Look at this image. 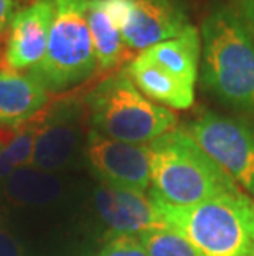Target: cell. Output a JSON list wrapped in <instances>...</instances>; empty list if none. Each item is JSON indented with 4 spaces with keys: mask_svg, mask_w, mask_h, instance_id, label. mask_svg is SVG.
Listing matches in <instances>:
<instances>
[{
    "mask_svg": "<svg viewBox=\"0 0 254 256\" xmlns=\"http://www.w3.org/2000/svg\"><path fill=\"white\" fill-rule=\"evenodd\" d=\"M200 36L205 88L223 104L254 116V40L233 4H215Z\"/></svg>",
    "mask_w": 254,
    "mask_h": 256,
    "instance_id": "6da1fadb",
    "label": "cell"
},
{
    "mask_svg": "<svg viewBox=\"0 0 254 256\" xmlns=\"http://www.w3.org/2000/svg\"><path fill=\"white\" fill-rule=\"evenodd\" d=\"M150 197L174 206H192L236 192L238 185L200 147L187 129H172L152 142Z\"/></svg>",
    "mask_w": 254,
    "mask_h": 256,
    "instance_id": "7a4b0ae2",
    "label": "cell"
},
{
    "mask_svg": "<svg viewBox=\"0 0 254 256\" xmlns=\"http://www.w3.org/2000/svg\"><path fill=\"white\" fill-rule=\"evenodd\" d=\"M150 198L164 226L182 235L202 256H254V200L241 190L192 206Z\"/></svg>",
    "mask_w": 254,
    "mask_h": 256,
    "instance_id": "3957f363",
    "label": "cell"
},
{
    "mask_svg": "<svg viewBox=\"0 0 254 256\" xmlns=\"http://www.w3.org/2000/svg\"><path fill=\"white\" fill-rule=\"evenodd\" d=\"M84 104L94 130L124 142L149 144L177 126V114L144 96L126 70L96 84Z\"/></svg>",
    "mask_w": 254,
    "mask_h": 256,
    "instance_id": "277c9868",
    "label": "cell"
},
{
    "mask_svg": "<svg viewBox=\"0 0 254 256\" xmlns=\"http://www.w3.org/2000/svg\"><path fill=\"white\" fill-rule=\"evenodd\" d=\"M53 18L45 58L31 73L50 92H61L89 80L96 56L88 26L89 0H51Z\"/></svg>",
    "mask_w": 254,
    "mask_h": 256,
    "instance_id": "5b68a950",
    "label": "cell"
},
{
    "mask_svg": "<svg viewBox=\"0 0 254 256\" xmlns=\"http://www.w3.org/2000/svg\"><path fill=\"white\" fill-rule=\"evenodd\" d=\"M188 134L235 184L254 197V128L238 119L205 111L188 124Z\"/></svg>",
    "mask_w": 254,
    "mask_h": 256,
    "instance_id": "8992f818",
    "label": "cell"
},
{
    "mask_svg": "<svg viewBox=\"0 0 254 256\" xmlns=\"http://www.w3.org/2000/svg\"><path fill=\"white\" fill-rule=\"evenodd\" d=\"M129 50L147 48L178 36L190 25L182 0H102Z\"/></svg>",
    "mask_w": 254,
    "mask_h": 256,
    "instance_id": "52a82bcc",
    "label": "cell"
},
{
    "mask_svg": "<svg viewBox=\"0 0 254 256\" xmlns=\"http://www.w3.org/2000/svg\"><path fill=\"white\" fill-rule=\"evenodd\" d=\"M84 106L76 100L48 102L36 112V134L31 167L58 170L71 160L81 139Z\"/></svg>",
    "mask_w": 254,
    "mask_h": 256,
    "instance_id": "ba28073f",
    "label": "cell"
},
{
    "mask_svg": "<svg viewBox=\"0 0 254 256\" xmlns=\"http://www.w3.org/2000/svg\"><path fill=\"white\" fill-rule=\"evenodd\" d=\"M86 154L102 182L137 192H145L150 185L149 144L116 140L91 129Z\"/></svg>",
    "mask_w": 254,
    "mask_h": 256,
    "instance_id": "9c48e42d",
    "label": "cell"
},
{
    "mask_svg": "<svg viewBox=\"0 0 254 256\" xmlns=\"http://www.w3.org/2000/svg\"><path fill=\"white\" fill-rule=\"evenodd\" d=\"M51 18V0H33L13 14L5 28L7 38L2 52V72L21 73L38 66L46 53Z\"/></svg>",
    "mask_w": 254,
    "mask_h": 256,
    "instance_id": "30bf717a",
    "label": "cell"
},
{
    "mask_svg": "<svg viewBox=\"0 0 254 256\" xmlns=\"http://www.w3.org/2000/svg\"><path fill=\"white\" fill-rule=\"evenodd\" d=\"M101 218L112 235H140L150 228L164 226L154 202L145 192L116 187L102 182L94 195Z\"/></svg>",
    "mask_w": 254,
    "mask_h": 256,
    "instance_id": "8fae6325",
    "label": "cell"
},
{
    "mask_svg": "<svg viewBox=\"0 0 254 256\" xmlns=\"http://www.w3.org/2000/svg\"><path fill=\"white\" fill-rule=\"evenodd\" d=\"M126 73L144 96L169 110H188L195 101V86L177 80L142 53L129 62Z\"/></svg>",
    "mask_w": 254,
    "mask_h": 256,
    "instance_id": "7c38bea8",
    "label": "cell"
},
{
    "mask_svg": "<svg viewBox=\"0 0 254 256\" xmlns=\"http://www.w3.org/2000/svg\"><path fill=\"white\" fill-rule=\"evenodd\" d=\"M50 102V91L31 73L0 72V124L28 121Z\"/></svg>",
    "mask_w": 254,
    "mask_h": 256,
    "instance_id": "4fadbf2b",
    "label": "cell"
},
{
    "mask_svg": "<svg viewBox=\"0 0 254 256\" xmlns=\"http://www.w3.org/2000/svg\"><path fill=\"white\" fill-rule=\"evenodd\" d=\"M140 53L177 80L190 86L197 84L202 62V36L192 24L178 36L157 43Z\"/></svg>",
    "mask_w": 254,
    "mask_h": 256,
    "instance_id": "5bb4252c",
    "label": "cell"
},
{
    "mask_svg": "<svg viewBox=\"0 0 254 256\" xmlns=\"http://www.w3.org/2000/svg\"><path fill=\"white\" fill-rule=\"evenodd\" d=\"M88 26L98 72H111L127 60L129 48L107 15L102 0H89Z\"/></svg>",
    "mask_w": 254,
    "mask_h": 256,
    "instance_id": "9a60e30c",
    "label": "cell"
},
{
    "mask_svg": "<svg viewBox=\"0 0 254 256\" xmlns=\"http://www.w3.org/2000/svg\"><path fill=\"white\" fill-rule=\"evenodd\" d=\"M5 192L17 204L46 205L63 194V187L50 172L20 167L8 176Z\"/></svg>",
    "mask_w": 254,
    "mask_h": 256,
    "instance_id": "2e32d148",
    "label": "cell"
},
{
    "mask_svg": "<svg viewBox=\"0 0 254 256\" xmlns=\"http://www.w3.org/2000/svg\"><path fill=\"white\" fill-rule=\"evenodd\" d=\"M137 236L149 256H202L192 243L167 226L150 228Z\"/></svg>",
    "mask_w": 254,
    "mask_h": 256,
    "instance_id": "e0dca14e",
    "label": "cell"
},
{
    "mask_svg": "<svg viewBox=\"0 0 254 256\" xmlns=\"http://www.w3.org/2000/svg\"><path fill=\"white\" fill-rule=\"evenodd\" d=\"M98 256H149L136 235H114Z\"/></svg>",
    "mask_w": 254,
    "mask_h": 256,
    "instance_id": "ac0fdd59",
    "label": "cell"
},
{
    "mask_svg": "<svg viewBox=\"0 0 254 256\" xmlns=\"http://www.w3.org/2000/svg\"><path fill=\"white\" fill-rule=\"evenodd\" d=\"M231 4L254 40V0H233Z\"/></svg>",
    "mask_w": 254,
    "mask_h": 256,
    "instance_id": "d6986e66",
    "label": "cell"
},
{
    "mask_svg": "<svg viewBox=\"0 0 254 256\" xmlns=\"http://www.w3.org/2000/svg\"><path fill=\"white\" fill-rule=\"evenodd\" d=\"M0 256H21L18 244L2 228H0Z\"/></svg>",
    "mask_w": 254,
    "mask_h": 256,
    "instance_id": "ffe728a7",
    "label": "cell"
},
{
    "mask_svg": "<svg viewBox=\"0 0 254 256\" xmlns=\"http://www.w3.org/2000/svg\"><path fill=\"white\" fill-rule=\"evenodd\" d=\"M15 0H0V34L7 28L10 18L13 17Z\"/></svg>",
    "mask_w": 254,
    "mask_h": 256,
    "instance_id": "44dd1931",
    "label": "cell"
},
{
    "mask_svg": "<svg viewBox=\"0 0 254 256\" xmlns=\"http://www.w3.org/2000/svg\"><path fill=\"white\" fill-rule=\"evenodd\" d=\"M17 164L13 162V159L7 154L5 149H0V178L8 177L10 174L17 170Z\"/></svg>",
    "mask_w": 254,
    "mask_h": 256,
    "instance_id": "7402d4cb",
    "label": "cell"
},
{
    "mask_svg": "<svg viewBox=\"0 0 254 256\" xmlns=\"http://www.w3.org/2000/svg\"><path fill=\"white\" fill-rule=\"evenodd\" d=\"M0 149H2V147H0Z\"/></svg>",
    "mask_w": 254,
    "mask_h": 256,
    "instance_id": "603a6c76",
    "label": "cell"
}]
</instances>
